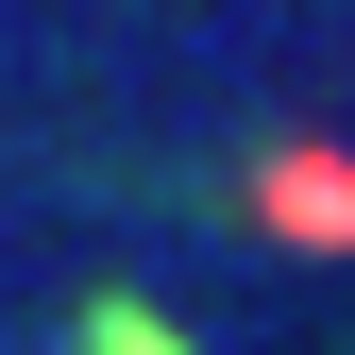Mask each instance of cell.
<instances>
[{
    "mask_svg": "<svg viewBox=\"0 0 355 355\" xmlns=\"http://www.w3.org/2000/svg\"><path fill=\"white\" fill-rule=\"evenodd\" d=\"M271 237H304V254H355V153H322V136H288V153H254V187H237Z\"/></svg>",
    "mask_w": 355,
    "mask_h": 355,
    "instance_id": "6da1fadb",
    "label": "cell"
},
{
    "mask_svg": "<svg viewBox=\"0 0 355 355\" xmlns=\"http://www.w3.org/2000/svg\"><path fill=\"white\" fill-rule=\"evenodd\" d=\"M51 355H203V338H187V322H169V304H153V288H85Z\"/></svg>",
    "mask_w": 355,
    "mask_h": 355,
    "instance_id": "7a4b0ae2",
    "label": "cell"
}]
</instances>
